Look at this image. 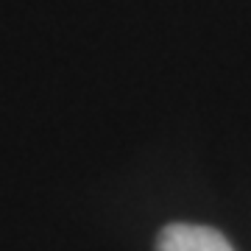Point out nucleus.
Instances as JSON below:
<instances>
[{"label":"nucleus","instance_id":"nucleus-1","mask_svg":"<svg viewBox=\"0 0 251 251\" xmlns=\"http://www.w3.org/2000/svg\"><path fill=\"white\" fill-rule=\"evenodd\" d=\"M156 251H234L221 232L196 224L165 226L156 240Z\"/></svg>","mask_w":251,"mask_h":251}]
</instances>
